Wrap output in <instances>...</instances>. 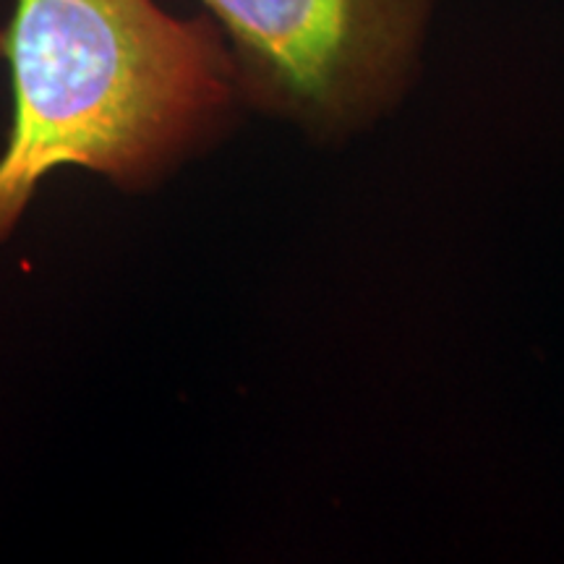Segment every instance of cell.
<instances>
[{
  "label": "cell",
  "mask_w": 564,
  "mask_h": 564,
  "mask_svg": "<svg viewBox=\"0 0 564 564\" xmlns=\"http://www.w3.org/2000/svg\"><path fill=\"white\" fill-rule=\"evenodd\" d=\"M0 58L13 91L0 243L58 167L147 192L207 150L241 100L215 21L173 17L158 0H17Z\"/></svg>",
  "instance_id": "cell-1"
},
{
  "label": "cell",
  "mask_w": 564,
  "mask_h": 564,
  "mask_svg": "<svg viewBox=\"0 0 564 564\" xmlns=\"http://www.w3.org/2000/svg\"><path fill=\"white\" fill-rule=\"evenodd\" d=\"M223 32L241 100L314 137L390 108L411 74L432 0H202Z\"/></svg>",
  "instance_id": "cell-2"
}]
</instances>
